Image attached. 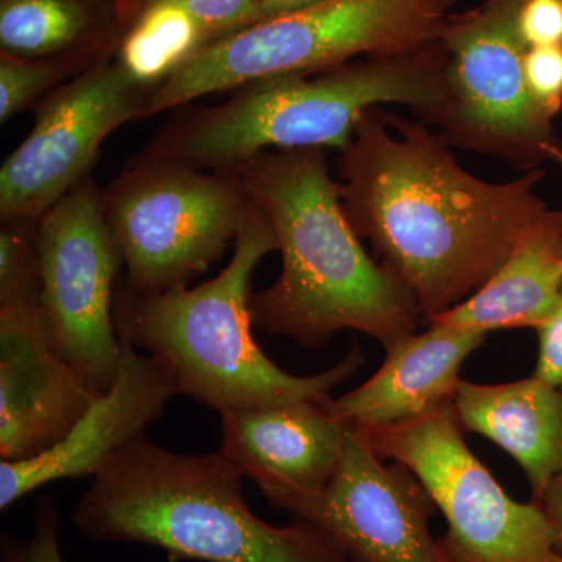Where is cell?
Returning <instances> with one entry per match:
<instances>
[{
	"label": "cell",
	"mask_w": 562,
	"mask_h": 562,
	"mask_svg": "<svg viewBox=\"0 0 562 562\" xmlns=\"http://www.w3.org/2000/svg\"><path fill=\"white\" fill-rule=\"evenodd\" d=\"M546 169L494 183L465 171L424 121L373 106L341 150L347 220L428 322L475 294L549 210Z\"/></svg>",
	"instance_id": "cell-1"
},
{
	"label": "cell",
	"mask_w": 562,
	"mask_h": 562,
	"mask_svg": "<svg viewBox=\"0 0 562 562\" xmlns=\"http://www.w3.org/2000/svg\"><path fill=\"white\" fill-rule=\"evenodd\" d=\"M271 221L281 272L251 295L254 327L321 349L355 330L384 350L416 331L412 292L362 247L325 149L266 150L233 169Z\"/></svg>",
	"instance_id": "cell-2"
},
{
	"label": "cell",
	"mask_w": 562,
	"mask_h": 562,
	"mask_svg": "<svg viewBox=\"0 0 562 562\" xmlns=\"http://www.w3.org/2000/svg\"><path fill=\"white\" fill-rule=\"evenodd\" d=\"M243 475L217 452L181 454L136 436L81 494L70 524L92 542L143 543L171 562H351L312 520L273 527L251 513Z\"/></svg>",
	"instance_id": "cell-3"
},
{
	"label": "cell",
	"mask_w": 562,
	"mask_h": 562,
	"mask_svg": "<svg viewBox=\"0 0 562 562\" xmlns=\"http://www.w3.org/2000/svg\"><path fill=\"white\" fill-rule=\"evenodd\" d=\"M447 61L436 40L321 72L251 81L220 105L177 114L138 157L232 172L266 150H342L366 111L387 103L435 124L446 99Z\"/></svg>",
	"instance_id": "cell-4"
},
{
	"label": "cell",
	"mask_w": 562,
	"mask_h": 562,
	"mask_svg": "<svg viewBox=\"0 0 562 562\" xmlns=\"http://www.w3.org/2000/svg\"><path fill=\"white\" fill-rule=\"evenodd\" d=\"M277 250L271 221L257 209L239 232L231 262L195 288L135 294L121 284L117 333L165 369L173 391L221 414L290 402L331 401L366 357L358 344L316 375L284 372L254 338L250 284L262 258Z\"/></svg>",
	"instance_id": "cell-5"
},
{
	"label": "cell",
	"mask_w": 562,
	"mask_h": 562,
	"mask_svg": "<svg viewBox=\"0 0 562 562\" xmlns=\"http://www.w3.org/2000/svg\"><path fill=\"white\" fill-rule=\"evenodd\" d=\"M458 0H327L203 47L151 92L143 117L290 74H314L439 40Z\"/></svg>",
	"instance_id": "cell-6"
},
{
	"label": "cell",
	"mask_w": 562,
	"mask_h": 562,
	"mask_svg": "<svg viewBox=\"0 0 562 562\" xmlns=\"http://www.w3.org/2000/svg\"><path fill=\"white\" fill-rule=\"evenodd\" d=\"M103 210L135 294L188 288L236 241L257 202L235 172L181 162H128L102 192Z\"/></svg>",
	"instance_id": "cell-7"
},
{
	"label": "cell",
	"mask_w": 562,
	"mask_h": 562,
	"mask_svg": "<svg viewBox=\"0 0 562 562\" xmlns=\"http://www.w3.org/2000/svg\"><path fill=\"white\" fill-rule=\"evenodd\" d=\"M522 0H484L442 29L446 99L435 125L450 147L501 158L527 172L562 168V139L525 81L527 46L516 20Z\"/></svg>",
	"instance_id": "cell-8"
},
{
	"label": "cell",
	"mask_w": 562,
	"mask_h": 562,
	"mask_svg": "<svg viewBox=\"0 0 562 562\" xmlns=\"http://www.w3.org/2000/svg\"><path fill=\"white\" fill-rule=\"evenodd\" d=\"M355 430L424 484L446 517L438 541L453 562H554L557 541L541 506L506 494L465 443L453 403L419 419Z\"/></svg>",
	"instance_id": "cell-9"
},
{
	"label": "cell",
	"mask_w": 562,
	"mask_h": 562,
	"mask_svg": "<svg viewBox=\"0 0 562 562\" xmlns=\"http://www.w3.org/2000/svg\"><path fill=\"white\" fill-rule=\"evenodd\" d=\"M124 266L91 177L40 220V303L52 342L95 397L120 372L114 284Z\"/></svg>",
	"instance_id": "cell-10"
},
{
	"label": "cell",
	"mask_w": 562,
	"mask_h": 562,
	"mask_svg": "<svg viewBox=\"0 0 562 562\" xmlns=\"http://www.w3.org/2000/svg\"><path fill=\"white\" fill-rule=\"evenodd\" d=\"M147 99L149 94L122 72L114 55L46 95L35 127L0 168L2 221H40L90 177L111 133L143 120Z\"/></svg>",
	"instance_id": "cell-11"
},
{
	"label": "cell",
	"mask_w": 562,
	"mask_h": 562,
	"mask_svg": "<svg viewBox=\"0 0 562 562\" xmlns=\"http://www.w3.org/2000/svg\"><path fill=\"white\" fill-rule=\"evenodd\" d=\"M383 461L349 427L330 483L273 506L330 531L351 562H453L430 532L431 495L401 462Z\"/></svg>",
	"instance_id": "cell-12"
},
{
	"label": "cell",
	"mask_w": 562,
	"mask_h": 562,
	"mask_svg": "<svg viewBox=\"0 0 562 562\" xmlns=\"http://www.w3.org/2000/svg\"><path fill=\"white\" fill-rule=\"evenodd\" d=\"M95 395L52 342L40 297L0 305V458L49 452Z\"/></svg>",
	"instance_id": "cell-13"
},
{
	"label": "cell",
	"mask_w": 562,
	"mask_h": 562,
	"mask_svg": "<svg viewBox=\"0 0 562 562\" xmlns=\"http://www.w3.org/2000/svg\"><path fill=\"white\" fill-rule=\"evenodd\" d=\"M120 339L113 386L92 401L66 438L32 460L0 462L2 512L44 484L98 475L125 443L161 419L169 398L177 395L171 380L154 358Z\"/></svg>",
	"instance_id": "cell-14"
},
{
	"label": "cell",
	"mask_w": 562,
	"mask_h": 562,
	"mask_svg": "<svg viewBox=\"0 0 562 562\" xmlns=\"http://www.w3.org/2000/svg\"><path fill=\"white\" fill-rule=\"evenodd\" d=\"M221 452L272 505L330 483L349 425L324 403L290 402L222 414Z\"/></svg>",
	"instance_id": "cell-15"
},
{
	"label": "cell",
	"mask_w": 562,
	"mask_h": 562,
	"mask_svg": "<svg viewBox=\"0 0 562 562\" xmlns=\"http://www.w3.org/2000/svg\"><path fill=\"white\" fill-rule=\"evenodd\" d=\"M487 333L430 324L386 349V358L368 382L325 402L333 416L355 428L386 427L419 419L453 403L460 372Z\"/></svg>",
	"instance_id": "cell-16"
},
{
	"label": "cell",
	"mask_w": 562,
	"mask_h": 562,
	"mask_svg": "<svg viewBox=\"0 0 562 562\" xmlns=\"http://www.w3.org/2000/svg\"><path fill=\"white\" fill-rule=\"evenodd\" d=\"M453 412L462 431L479 432L524 469L531 502L562 475V387L531 375L503 384L461 380Z\"/></svg>",
	"instance_id": "cell-17"
},
{
	"label": "cell",
	"mask_w": 562,
	"mask_h": 562,
	"mask_svg": "<svg viewBox=\"0 0 562 562\" xmlns=\"http://www.w3.org/2000/svg\"><path fill=\"white\" fill-rule=\"evenodd\" d=\"M562 290V209L547 210L475 294L430 324L490 333L538 328Z\"/></svg>",
	"instance_id": "cell-18"
},
{
	"label": "cell",
	"mask_w": 562,
	"mask_h": 562,
	"mask_svg": "<svg viewBox=\"0 0 562 562\" xmlns=\"http://www.w3.org/2000/svg\"><path fill=\"white\" fill-rule=\"evenodd\" d=\"M125 29L120 0H0V52L14 57L95 63Z\"/></svg>",
	"instance_id": "cell-19"
},
{
	"label": "cell",
	"mask_w": 562,
	"mask_h": 562,
	"mask_svg": "<svg viewBox=\"0 0 562 562\" xmlns=\"http://www.w3.org/2000/svg\"><path fill=\"white\" fill-rule=\"evenodd\" d=\"M209 46L194 18L177 0H146L122 33L114 60L151 94Z\"/></svg>",
	"instance_id": "cell-20"
},
{
	"label": "cell",
	"mask_w": 562,
	"mask_h": 562,
	"mask_svg": "<svg viewBox=\"0 0 562 562\" xmlns=\"http://www.w3.org/2000/svg\"><path fill=\"white\" fill-rule=\"evenodd\" d=\"M92 65L81 58H22L0 52V121L5 124Z\"/></svg>",
	"instance_id": "cell-21"
},
{
	"label": "cell",
	"mask_w": 562,
	"mask_h": 562,
	"mask_svg": "<svg viewBox=\"0 0 562 562\" xmlns=\"http://www.w3.org/2000/svg\"><path fill=\"white\" fill-rule=\"evenodd\" d=\"M40 221H2L0 305L40 297Z\"/></svg>",
	"instance_id": "cell-22"
},
{
	"label": "cell",
	"mask_w": 562,
	"mask_h": 562,
	"mask_svg": "<svg viewBox=\"0 0 562 562\" xmlns=\"http://www.w3.org/2000/svg\"><path fill=\"white\" fill-rule=\"evenodd\" d=\"M32 522L27 539L2 532L0 562H66L60 549V508L52 495L36 502Z\"/></svg>",
	"instance_id": "cell-23"
},
{
	"label": "cell",
	"mask_w": 562,
	"mask_h": 562,
	"mask_svg": "<svg viewBox=\"0 0 562 562\" xmlns=\"http://www.w3.org/2000/svg\"><path fill=\"white\" fill-rule=\"evenodd\" d=\"M194 18L210 44L265 21L257 0H177Z\"/></svg>",
	"instance_id": "cell-24"
},
{
	"label": "cell",
	"mask_w": 562,
	"mask_h": 562,
	"mask_svg": "<svg viewBox=\"0 0 562 562\" xmlns=\"http://www.w3.org/2000/svg\"><path fill=\"white\" fill-rule=\"evenodd\" d=\"M524 72L532 101L554 120L562 110V46L527 49Z\"/></svg>",
	"instance_id": "cell-25"
},
{
	"label": "cell",
	"mask_w": 562,
	"mask_h": 562,
	"mask_svg": "<svg viewBox=\"0 0 562 562\" xmlns=\"http://www.w3.org/2000/svg\"><path fill=\"white\" fill-rule=\"evenodd\" d=\"M516 27L527 49L562 46V0H522Z\"/></svg>",
	"instance_id": "cell-26"
},
{
	"label": "cell",
	"mask_w": 562,
	"mask_h": 562,
	"mask_svg": "<svg viewBox=\"0 0 562 562\" xmlns=\"http://www.w3.org/2000/svg\"><path fill=\"white\" fill-rule=\"evenodd\" d=\"M539 336L535 373L542 382L562 387V290L552 314L536 328Z\"/></svg>",
	"instance_id": "cell-27"
},
{
	"label": "cell",
	"mask_w": 562,
	"mask_h": 562,
	"mask_svg": "<svg viewBox=\"0 0 562 562\" xmlns=\"http://www.w3.org/2000/svg\"><path fill=\"white\" fill-rule=\"evenodd\" d=\"M536 505L541 506L543 514L552 525L557 552L562 553V475L557 476L550 483L541 502L536 503Z\"/></svg>",
	"instance_id": "cell-28"
},
{
	"label": "cell",
	"mask_w": 562,
	"mask_h": 562,
	"mask_svg": "<svg viewBox=\"0 0 562 562\" xmlns=\"http://www.w3.org/2000/svg\"><path fill=\"white\" fill-rule=\"evenodd\" d=\"M324 2L327 0H257V5L265 20H272V18L286 16V14L312 9V7Z\"/></svg>",
	"instance_id": "cell-29"
},
{
	"label": "cell",
	"mask_w": 562,
	"mask_h": 562,
	"mask_svg": "<svg viewBox=\"0 0 562 562\" xmlns=\"http://www.w3.org/2000/svg\"><path fill=\"white\" fill-rule=\"evenodd\" d=\"M122 7V13H124L125 22L127 25L131 24L135 14L138 13L140 7L144 5L146 0H120Z\"/></svg>",
	"instance_id": "cell-30"
},
{
	"label": "cell",
	"mask_w": 562,
	"mask_h": 562,
	"mask_svg": "<svg viewBox=\"0 0 562 562\" xmlns=\"http://www.w3.org/2000/svg\"><path fill=\"white\" fill-rule=\"evenodd\" d=\"M554 562H562V553H557V558H554Z\"/></svg>",
	"instance_id": "cell-31"
}]
</instances>
